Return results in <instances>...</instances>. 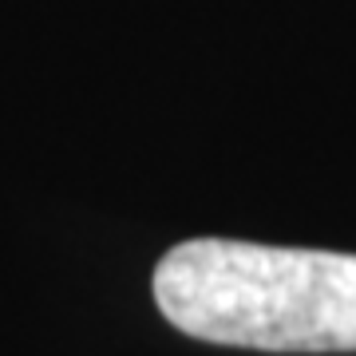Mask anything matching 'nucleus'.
Segmentation results:
<instances>
[{"label": "nucleus", "mask_w": 356, "mask_h": 356, "mask_svg": "<svg viewBox=\"0 0 356 356\" xmlns=\"http://www.w3.org/2000/svg\"><path fill=\"white\" fill-rule=\"evenodd\" d=\"M154 301L198 341L356 353V254L194 238L159 261Z\"/></svg>", "instance_id": "f257e3e1"}]
</instances>
